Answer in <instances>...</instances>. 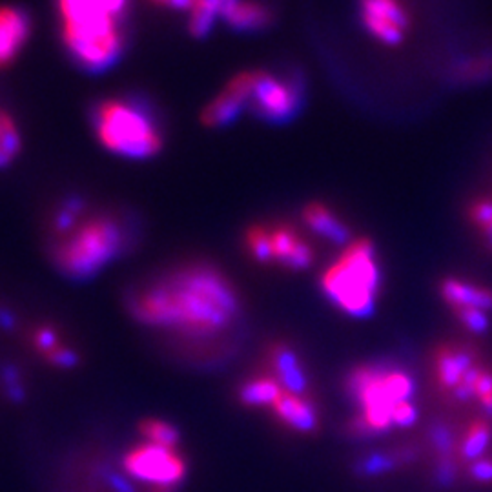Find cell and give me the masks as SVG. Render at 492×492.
<instances>
[{
  "mask_svg": "<svg viewBox=\"0 0 492 492\" xmlns=\"http://www.w3.org/2000/svg\"><path fill=\"white\" fill-rule=\"evenodd\" d=\"M128 307L141 323L197 338L225 330L241 314L234 284L209 265L182 266L159 277L137 290Z\"/></svg>",
  "mask_w": 492,
  "mask_h": 492,
  "instance_id": "1",
  "label": "cell"
},
{
  "mask_svg": "<svg viewBox=\"0 0 492 492\" xmlns=\"http://www.w3.org/2000/svg\"><path fill=\"white\" fill-rule=\"evenodd\" d=\"M132 237V225L125 216L91 212L80 197H68L51 221V263L64 277L86 281L121 257Z\"/></svg>",
  "mask_w": 492,
  "mask_h": 492,
  "instance_id": "2",
  "label": "cell"
},
{
  "mask_svg": "<svg viewBox=\"0 0 492 492\" xmlns=\"http://www.w3.org/2000/svg\"><path fill=\"white\" fill-rule=\"evenodd\" d=\"M60 39L71 62L89 73L110 70L126 48L130 0H55Z\"/></svg>",
  "mask_w": 492,
  "mask_h": 492,
  "instance_id": "3",
  "label": "cell"
},
{
  "mask_svg": "<svg viewBox=\"0 0 492 492\" xmlns=\"http://www.w3.org/2000/svg\"><path fill=\"white\" fill-rule=\"evenodd\" d=\"M91 126L108 152L125 159H152L162 150V132L152 107L139 97H108L91 108Z\"/></svg>",
  "mask_w": 492,
  "mask_h": 492,
  "instance_id": "4",
  "label": "cell"
},
{
  "mask_svg": "<svg viewBox=\"0 0 492 492\" xmlns=\"http://www.w3.org/2000/svg\"><path fill=\"white\" fill-rule=\"evenodd\" d=\"M321 288L341 312L367 320L376 311L381 272L374 245L368 239L350 241L341 255L325 270Z\"/></svg>",
  "mask_w": 492,
  "mask_h": 492,
  "instance_id": "5",
  "label": "cell"
},
{
  "mask_svg": "<svg viewBox=\"0 0 492 492\" xmlns=\"http://www.w3.org/2000/svg\"><path fill=\"white\" fill-rule=\"evenodd\" d=\"M345 388L363 409L361 416L372 429L374 436L394 427L392 413L400 404L413 402L416 394L414 379L386 365H363L347 376Z\"/></svg>",
  "mask_w": 492,
  "mask_h": 492,
  "instance_id": "6",
  "label": "cell"
},
{
  "mask_svg": "<svg viewBox=\"0 0 492 492\" xmlns=\"http://www.w3.org/2000/svg\"><path fill=\"white\" fill-rule=\"evenodd\" d=\"M303 82L298 75L257 70L248 108L266 123H286L303 107Z\"/></svg>",
  "mask_w": 492,
  "mask_h": 492,
  "instance_id": "7",
  "label": "cell"
},
{
  "mask_svg": "<svg viewBox=\"0 0 492 492\" xmlns=\"http://www.w3.org/2000/svg\"><path fill=\"white\" fill-rule=\"evenodd\" d=\"M125 469L139 481L155 487H177L184 474V460L173 450L153 443L135 447L125 456Z\"/></svg>",
  "mask_w": 492,
  "mask_h": 492,
  "instance_id": "8",
  "label": "cell"
},
{
  "mask_svg": "<svg viewBox=\"0 0 492 492\" xmlns=\"http://www.w3.org/2000/svg\"><path fill=\"white\" fill-rule=\"evenodd\" d=\"M359 19L381 44L398 46L411 28V15L400 0H359Z\"/></svg>",
  "mask_w": 492,
  "mask_h": 492,
  "instance_id": "9",
  "label": "cell"
},
{
  "mask_svg": "<svg viewBox=\"0 0 492 492\" xmlns=\"http://www.w3.org/2000/svg\"><path fill=\"white\" fill-rule=\"evenodd\" d=\"M257 70L241 71L236 75L227 88L203 110L201 121L209 128H223L236 121L245 108H248Z\"/></svg>",
  "mask_w": 492,
  "mask_h": 492,
  "instance_id": "10",
  "label": "cell"
},
{
  "mask_svg": "<svg viewBox=\"0 0 492 492\" xmlns=\"http://www.w3.org/2000/svg\"><path fill=\"white\" fill-rule=\"evenodd\" d=\"M266 361L270 367V376L281 385L283 392L293 394V396L312 398L311 379L305 370V365L290 345L275 341L266 352Z\"/></svg>",
  "mask_w": 492,
  "mask_h": 492,
  "instance_id": "11",
  "label": "cell"
},
{
  "mask_svg": "<svg viewBox=\"0 0 492 492\" xmlns=\"http://www.w3.org/2000/svg\"><path fill=\"white\" fill-rule=\"evenodd\" d=\"M270 243L274 263L288 270H307L314 263V250L295 228L277 225L270 228Z\"/></svg>",
  "mask_w": 492,
  "mask_h": 492,
  "instance_id": "12",
  "label": "cell"
},
{
  "mask_svg": "<svg viewBox=\"0 0 492 492\" xmlns=\"http://www.w3.org/2000/svg\"><path fill=\"white\" fill-rule=\"evenodd\" d=\"M32 35L30 15L17 6H0V66L15 60Z\"/></svg>",
  "mask_w": 492,
  "mask_h": 492,
  "instance_id": "13",
  "label": "cell"
},
{
  "mask_svg": "<svg viewBox=\"0 0 492 492\" xmlns=\"http://www.w3.org/2000/svg\"><path fill=\"white\" fill-rule=\"evenodd\" d=\"M275 418L288 429L300 434H316L320 431V416L314 398H302L283 392L274 404Z\"/></svg>",
  "mask_w": 492,
  "mask_h": 492,
  "instance_id": "14",
  "label": "cell"
},
{
  "mask_svg": "<svg viewBox=\"0 0 492 492\" xmlns=\"http://www.w3.org/2000/svg\"><path fill=\"white\" fill-rule=\"evenodd\" d=\"M441 300L456 309H479L483 312H492V288L478 284L461 277H445L440 281Z\"/></svg>",
  "mask_w": 492,
  "mask_h": 492,
  "instance_id": "15",
  "label": "cell"
},
{
  "mask_svg": "<svg viewBox=\"0 0 492 492\" xmlns=\"http://www.w3.org/2000/svg\"><path fill=\"white\" fill-rule=\"evenodd\" d=\"M476 354L472 348L456 347V345H443L434 354V370L438 385L447 390L454 392L465 374L474 367Z\"/></svg>",
  "mask_w": 492,
  "mask_h": 492,
  "instance_id": "16",
  "label": "cell"
},
{
  "mask_svg": "<svg viewBox=\"0 0 492 492\" xmlns=\"http://www.w3.org/2000/svg\"><path fill=\"white\" fill-rule=\"evenodd\" d=\"M223 21L236 32L254 33L266 30L274 21V14L259 0H237Z\"/></svg>",
  "mask_w": 492,
  "mask_h": 492,
  "instance_id": "17",
  "label": "cell"
},
{
  "mask_svg": "<svg viewBox=\"0 0 492 492\" xmlns=\"http://www.w3.org/2000/svg\"><path fill=\"white\" fill-rule=\"evenodd\" d=\"M237 0H191L188 8V32L191 37H207L218 19H225Z\"/></svg>",
  "mask_w": 492,
  "mask_h": 492,
  "instance_id": "18",
  "label": "cell"
},
{
  "mask_svg": "<svg viewBox=\"0 0 492 492\" xmlns=\"http://www.w3.org/2000/svg\"><path fill=\"white\" fill-rule=\"evenodd\" d=\"M303 219L314 234H318L336 245H348L350 243V230L327 205H323V203L307 205L303 210Z\"/></svg>",
  "mask_w": 492,
  "mask_h": 492,
  "instance_id": "19",
  "label": "cell"
},
{
  "mask_svg": "<svg viewBox=\"0 0 492 492\" xmlns=\"http://www.w3.org/2000/svg\"><path fill=\"white\" fill-rule=\"evenodd\" d=\"M416 458H418L416 447L405 445V447L394 449V450H388V452H372V454L361 458L356 463L354 470H356L357 476L374 478V476H379V474H385V472H390V470H396V469H400L404 465H409Z\"/></svg>",
  "mask_w": 492,
  "mask_h": 492,
  "instance_id": "20",
  "label": "cell"
},
{
  "mask_svg": "<svg viewBox=\"0 0 492 492\" xmlns=\"http://www.w3.org/2000/svg\"><path fill=\"white\" fill-rule=\"evenodd\" d=\"M465 219L478 236L481 246L492 255V191L472 197L465 207Z\"/></svg>",
  "mask_w": 492,
  "mask_h": 492,
  "instance_id": "21",
  "label": "cell"
},
{
  "mask_svg": "<svg viewBox=\"0 0 492 492\" xmlns=\"http://www.w3.org/2000/svg\"><path fill=\"white\" fill-rule=\"evenodd\" d=\"M281 394V385L268 374L241 383L237 398L245 407H274Z\"/></svg>",
  "mask_w": 492,
  "mask_h": 492,
  "instance_id": "22",
  "label": "cell"
},
{
  "mask_svg": "<svg viewBox=\"0 0 492 492\" xmlns=\"http://www.w3.org/2000/svg\"><path fill=\"white\" fill-rule=\"evenodd\" d=\"M23 150V135L15 119L0 108V168L12 164Z\"/></svg>",
  "mask_w": 492,
  "mask_h": 492,
  "instance_id": "23",
  "label": "cell"
},
{
  "mask_svg": "<svg viewBox=\"0 0 492 492\" xmlns=\"http://www.w3.org/2000/svg\"><path fill=\"white\" fill-rule=\"evenodd\" d=\"M490 443V425L483 420L474 422L465 432L463 440L458 443L460 460L465 463H474L479 460Z\"/></svg>",
  "mask_w": 492,
  "mask_h": 492,
  "instance_id": "24",
  "label": "cell"
},
{
  "mask_svg": "<svg viewBox=\"0 0 492 492\" xmlns=\"http://www.w3.org/2000/svg\"><path fill=\"white\" fill-rule=\"evenodd\" d=\"M139 431L148 440V443L166 449H175L181 441V432L173 425L161 420H146L139 425Z\"/></svg>",
  "mask_w": 492,
  "mask_h": 492,
  "instance_id": "25",
  "label": "cell"
},
{
  "mask_svg": "<svg viewBox=\"0 0 492 492\" xmlns=\"http://www.w3.org/2000/svg\"><path fill=\"white\" fill-rule=\"evenodd\" d=\"M245 245L246 250L250 252V255L257 261V263H274V255H272V243H270V228L263 227V225H254L248 228L246 236H245Z\"/></svg>",
  "mask_w": 492,
  "mask_h": 492,
  "instance_id": "26",
  "label": "cell"
},
{
  "mask_svg": "<svg viewBox=\"0 0 492 492\" xmlns=\"http://www.w3.org/2000/svg\"><path fill=\"white\" fill-rule=\"evenodd\" d=\"M454 316L458 318V321L472 334L479 336L485 334L490 327V318L488 312H483L479 309H456L452 311Z\"/></svg>",
  "mask_w": 492,
  "mask_h": 492,
  "instance_id": "27",
  "label": "cell"
},
{
  "mask_svg": "<svg viewBox=\"0 0 492 492\" xmlns=\"http://www.w3.org/2000/svg\"><path fill=\"white\" fill-rule=\"evenodd\" d=\"M429 438H431V445L432 449L436 450L438 454V460L440 458H450L452 456V449L456 447V441H454V436L450 432V429L445 425V423H436L431 427V432H429ZM458 449V447H456Z\"/></svg>",
  "mask_w": 492,
  "mask_h": 492,
  "instance_id": "28",
  "label": "cell"
},
{
  "mask_svg": "<svg viewBox=\"0 0 492 492\" xmlns=\"http://www.w3.org/2000/svg\"><path fill=\"white\" fill-rule=\"evenodd\" d=\"M416 422H418V409L413 405V402L400 404L392 413L394 427L407 429V427H413Z\"/></svg>",
  "mask_w": 492,
  "mask_h": 492,
  "instance_id": "29",
  "label": "cell"
},
{
  "mask_svg": "<svg viewBox=\"0 0 492 492\" xmlns=\"http://www.w3.org/2000/svg\"><path fill=\"white\" fill-rule=\"evenodd\" d=\"M469 476L476 483H492V460L479 458L469 467Z\"/></svg>",
  "mask_w": 492,
  "mask_h": 492,
  "instance_id": "30",
  "label": "cell"
},
{
  "mask_svg": "<svg viewBox=\"0 0 492 492\" xmlns=\"http://www.w3.org/2000/svg\"><path fill=\"white\" fill-rule=\"evenodd\" d=\"M456 470L458 469H456L454 461L450 458H440L438 465H436L434 476H436V479H438L440 485H450L456 479V474H458Z\"/></svg>",
  "mask_w": 492,
  "mask_h": 492,
  "instance_id": "31",
  "label": "cell"
},
{
  "mask_svg": "<svg viewBox=\"0 0 492 492\" xmlns=\"http://www.w3.org/2000/svg\"><path fill=\"white\" fill-rule=\"evenodd\" d=\"M153 3L168 6V8H173V10H184V12H188V8L191 5V0H153Z\"/></svg>",
  "mask_w": 492,
  "mask_h": 492,
  "instance_id": "32",
  "label": "cell"
}]
</instances>
